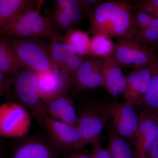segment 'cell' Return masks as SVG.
I'll return each instance as SVG.
<instances>
[{"label":"cell","instance_id":"1","mask_svg":"<svg viewBox=\"0 0 158 158\" xmlns=\"http://www.w3.org/2000/svg\"><path fill=\"white\" fill-rule=\"evenodd\" d=\"M133 10V6L126 1H102L88 15V33L111 39L135 38L139 29Z\"/></svg>","mask_w":158,"mask_h":158},{"label":"cell","instance_id":"2","mask_svg":"<svg viewBox=\"0 0 158 158\" xmlns=\"http://www.w3.org/2000/svg\"><path fill=\"white\" fill-rule=\"evenodd\" d=\"M40 5L28 10L0 30L1 37L11 39L48 37L51 40H64V36L55 29L50 18L40 13Z\"/></svg>","mask_w":158,"mask_h":158},{"label":"cell","instance_id":"3","mask_svg":"<svg viewBox=\"0 0 158 158\" xmlns=\"http://www.w3.org/2000/svg\"><path fill=\"white\" fill-rule=\"evenodd\" d=\"M32 115L43 129L47 139L62 156L69 152L82 149V137L77 127L59 121L40 112H32Z\"/></svg>","mask_w":158,"mask_h":158},{"label":"cell","instance_id":"4","mask_svg":"<svg viewBox=\"0 0 158 158\" xmlns=\"http://www.w3.org/2000/svg\"><path fill=\"white\" fill-rule=\"evenodd\" d=\"M5 38L14 51L21 65L36 73L57 68L51 59L48 46L37 38Z\"/></svg>","mask_w":158,"mask_h":158},{"label":"cell","instance_id":"5","mask_svg":"<svg viewBox=\"0 0 158 158\" xmlns=\"http://www.w3.org/2000/svg\"><path fill=\"white\" fill-rule=\"evenodd\" d=\"M77 127L82 137V148L94 141L100 140L101 134L110 117L107 104L90 101L79 108Z\"/></svg>","mask_w":158,"mask_h":158},{"label":"cell","instance_id":"6","mask_svg":"<svg viewBox=\"0 0 158 158\" xmlns=\"http://www.w3.org/2000/svg\"><path fill=\"white\" fill-rule=\"evenodd\" d=\"M31 124V116L22 105L9 102L0 106V135L2 137H23L28 132Z\"/></svg>","mask_w":158,"mask_h":158},{"label":"cell","instance_id":"7","mask_svg":"<svg viewBox=\"0 0 158 158\" xmlns=\"http://www.w3.org/2000/svg\"><path fill=\"white\" fill-rule=\"evenodd\" d=\"M111 126L119 136L135 144L140 119V113L127 102H114L107 104Z\"/></svg>","mask_w":158,"mask_h":158},{"label":"cell","instance_id":"8","mask_svg":"<svg viewBox=\"0 0 158 158\" xmlns=\"http://www.w3.org/2000/svg\"><path fill=\"white\" fill-rule=\"evenodd\" d=\"M155 49L138 42L135 38H118L113 55L120 65L135 68L149 65L156 55Z\"/></svg>","mask_w":158,"mask_h":158},{"label":"cell","instance_id":"9","mask_svg":"<svg viewBox=\"0 0 158 158\" xmlns=\"http://www.w3.org/2000/svg\"><path fill=\"white\" fill-rule=\"evenodd\" d=\"M17 98L32 112H43V102L40 97L36 73L23 67L12 75Z\"/></svg>","mask_w":158,"mask_h":158},{"label":"cell","instance_id":"10","mask_svg":"<svg viewBox=\"0 0 158 158\" xmlns=\"http://www.w3.org/2000/svg\"><path fill=\"white\" fill-rule=\"evenodd\" d=\"M104 59L86 56L73 77L75 90L104 88L103 70Z\"/></svg>","mask_w":158,"mask_h":158},{"label":"cell","instance_id":"11","mask_svg":"<svg viewBox=\"0 0 158 158\" xmlns=\"http://www.w3.org/2000/svg\"><path fill=\"white\" fill-rule=\"evenodd\" d=\"M158 140L157 117L147 111H141L134 144L135 158H147L150 151Z\"/></svg>","mask_w":158,"mask_h":158},{"label":"cell","instance_id":"12","mask_svg":"<svg viewBox=\"0 0 158 158\" xmlns=\"http://www.w3.org/2000/svg\"><path fill=\"white\" fill-rule=\"evenodd\" d=\"M38 92L43 102L63 94H67L72 84L71 77L57 68L45 72L36 73Z\"/></svg>","mask_w":158,"mask_h":158},{"label":"cell","instance_id":"13","mask_svg":"<svg viewBox=\"0 0 158 158\" xmlns=\"http://www.w3.org/2000/svg\"><path fill=\"white\" fill-rule=\"evenodd\" d=\"M151 70L149 65L135 68L126 76V84L122 94L124 101L136 109L149 89Z\"/></svg>","mask_w":158,"mask_h":158},{"label":"cell","instance_id":"14","mask_svg":"<svg viewBox=\"0 0 158 158\" xmlns=\"http://www.w3.org/2000/svg\"><path fill=\"white\" fill-rule=\"evenodd\" d=\"M62 156L47 138L35 136L20 141L9 158H58Z\"/></svg>","mask_w":158,"mask_h":158},{"label":"cell","instance_id":"15","mask_svg":"<svg viewBox=\"0 0 158 158\" xmlns=\"http://www.w3.org/2000/svg\"><path fill=\"white\" fill-rule=\"evenodd\" d=\"M42 113L73 126H77V111L72 100L67 94H62L43 102Z\"/></svg>","mask_w":158,"mask_h":158},{"label":"cell","instance_id":"16","mask_svg":"<svg viewBox=\"0 0 158 158\" xmlns=\"http://www.w3.org/2000/svg\"><path fill=\"white\" fill-rule=\"evenodd\" d=\"M103 74L105 90L114 98L122 94L126 79L121 66L113 55L104 58Z\"/></svg>","mask_w":158,"mask_h":158},{"label":"cell","instance_id":"17","mask_svg":"<svg viewBox=\"0 0 158 158\" xmlns=\"http://www.w3.org/2000/svg\"><path fill=\"white\" fill-rule=\"evenodd\" d=\"M41 1L0 0V30L30 9L42 5Z\"/></svg>","mask_w":158,"mask_h":158},{"label":"cell","instance_id":"18","mask_svg":"<svg viewBox=\"0 0 158 158\" xmlns=\"http://www.w3.org/2000/svg\"><path fill=\"white\" fill-rule=\"evenodd\" d=\"M151 78L149 89L136 109L146 111L156 116L158 114V57L156 56L150 64Z\"/></svg>","mask_w":158,"mask_h":158},{"label":"cell","instance_id":"19","mask_svg":"<svg viewBox=\"0 0 158 158\" xmlns=\"http://www.w3.org/2000/svg\"><path fill=\"white\" fill-rule=\"evenodd\" d=\"M105 128L108 138L107 148L111 158H135L134 150L115 131L111 125L108 123Z\"/></svg>","mask_w":158,"mask_h":158},{"label":"cell","instance_id":"20","mask_svg":"<svg viewBox=\"0 0 158 158\" xmlns=\"http://www.w3.org/2000/svg\"><path fill=\"white\" fill-rule=\"evenodd\" d=\"M23 68L13 49L6 40L1 37L0 41V72L13 75Z\"/></svg>","mask_w":158,"mask_h":158},{"label":"cell","instance_id":"21","mask_svg":"<svg viewBox=\"0 0 158 158\" xmlns=\"http://www.w3.org/2000/svg\"><path fill=\"white\" fill-rule=\"evenodd\" d=\"M115 43L111 38L101 35H93L90 39L87 56L104 58L114 53Z\"/></svg>","mask_w":158,"mask_h":158},{"label":"cell","instance_id":"22","mask_svg":"<svg viewBox=\"0 0 158 158\" xmlns=\"http://www.w3.org/2000/svg\"><path fill=\"white\" fill-rule=\"evenodd\" d=\"M89 33L74 29L64 36V40L73 47L77 55L84 57L88 56L90 38Z\"/></svg>","mask_w":158,"mask_h":158},{"label":"cell","instance_id":"23","mask_svg":"<svg viewBox=\"0 0 158 158\" xmlns=\"http://www.w3.org/2000/svg\"><path fill=\"white\" fill-rule=\"evenodd\" d=\"M48 46L49 53L51 59L58 68L69 57L76 54L73 47L65 42L64 40H51V43Z\"/></svg>","mask_w":158,"mask_h":158},{"label":"cell","instance_id":"24","mask_svg":"<svg viewBox=\"0 0 158 158\" xmlns=\"http://www.w3.org/2000/svg\"><path fill=\"white\" fill-rule=\"evenodd\" d=\"M57 8L67 13L75 27L81 23L89 12L82 5L81 0H58Z\"/></svg>","mask_w":158,"mask_h":158},{"label":"cell","instance_id":"25","mask_svg":"<svg viewBox=\"0 0 158 158\" xmlns=\"http://www.w3.org/2000/svg\"><path fill=\"white\" fill-rule=\"evenodd\" d=\"M135 39L139 43L155 50L158 45V19L154 18L147 27L139 30Z\"/></svg>","mask_w":158,"mask_h":158},{"label":"cell","instance_id":"26","mask_svg":"<svg viewBox=\"0 0 158 158\" xmlns=\"http://www.w3.org/2000/svg\"><path fill=\"white\" fill-rule=\"evenodd\" d=\"M55 29L61 34V32L67 34L71 30L75 29V26L63 10L57 9L53 16L51 18Z\"/></svg>","mask_w":158,"mask_h":158},{"label":"cell","instance_id":"27","mask_svg":"<svg viewBox=\"0 0 158 158\" xmlns=\"http://www.w3.org/2000/svg\"><path fill=\"white\" fill-rule=\"evenodd\" d=\"M0 95L10 102L17 98L13 87L12 75L6 74L0 72Z\"/></svg>","mask_w":158,"mask_h":158},{"label":"cell","instance_id":"28","mask_svg":"<svg viewBox=\"0 0 158 158\" xmlns=\"http://www.w3.org/2000/svg\"><path fill=\"white\" fill-rule=\"evenodd\" d=\"M84 58V57L80 56L77 54L72 55L66 59L59 68L63 73L73 79L83 63Z\"/></svg>","mask_w":158,"mask_h":158},{"label":"cell","instance_id":"29","mask_svg":"<svg viewBox=\"0 0 158 158\" xmlns=\"http://www.w3.org/2000/svg\"><path fill=\"white\" fill-rule=\"evenodd\" d=\"M133 17L136 25L139 30L146 28L152 22L154 17L150 15L133 7Z\"/></svg>","mask_w":158,"mask_h":158},{"label":"cell","instance_id":"30","mask_svg":"<svg viewBox=\"0 0 158 158\" xmlns=\"http://www.w3.org/2000/svg\"><path fill=\"white\" fill-rule=\"evenodd\" d=\"M133 7L158 19V0L139 1Z\"/></svg>","mask_w":158,"mask_h":158},{"label":"cell","instance_id":"31","mask_svg":"<svg viewBox=\"0 0 158 158\" xmlns=\"http://www.w3.org/2000/svg\"><path fill=\"white\" fill-rule=\"evenodd\" d=\"M91 153L92 158H111L107 148H103L100 143V140H97L92 143Z\"/></svg>","mask_w":158,"mask_h":158},{"label":"cell","instance_id":"32","mask_svg":"<svg viewBox=\"0 0 158 158\" xmlns=\"http://www.w3.org/2000/svg\"><path fill=\"white\" fill-rule=\"evenodd\" d=\"M62 156L64 158H92L91 152H69Z\"/></svg>","mask_w":158,"mask_h":158},{"label":"cell","instance_id":"33","mask_svg":"<svg viewBox=\"0 0 158 158\" xmlns=\"http://www.w3.org/2000/svg\"><path fill=\"white\" fill-rule=\"evenodd\" d=\"M147 158H158V140L150 151Z\"/></svg>","mask_w":158,"mask_h":158},{"label":"cell","instance_id":"34","mask_svg":"<svg viewBox=\"0 0 158 158\" xmlns=\"http://www.w3.org/2000/svg\"><path fill=\"white\" fill-rule=\"evenodd\" d=\"M155 50H158V46L156 48Z\"/></svg>","mask_w":158,"mask_h":158},{"label":"cell","instance_id":"35","mask_svg":"<svg viewBox=\"0 0 158 158\" xmlns=\"http://www.w3.org/2000/svg\"><path fill=\"white\" fill-rule=\"evenodd\" d=\"M156 116V117H157V118L158 119V115H157Z\"/></svg>","mask_w":158,"mask_h":158}]
</instances>
